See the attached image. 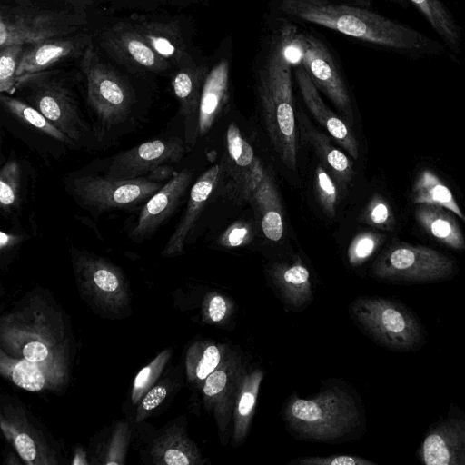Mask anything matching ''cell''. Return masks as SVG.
Masks as SVG:
<instances>
[{
	"mask_svg": "<svg viewBox=\"0 0 465 465\" xmlns=\"http://www.w3.org/2000/svg\"><path fill=\"white\" fill-rule=\"evenodd\" d=\"M14 445L20 457L27 463H33L38 455L36 442L29 433L15 432L13 433Z\"/></svg>",
	"mask_w": 465,
	"mask_h": 465,
	"instance_id": "45",
	"label": "cell"
},
{
	"mask_svg": "<svg viewBox=\"0 0 465 465\" xmlns=\"http://www.w3.org/2000/svg\"><path fill=\"white\" fill-rule=\"evenodd\" d=\"M264 236L277 242L283 235L282 209L272 178L264 173L250 199Z\"/></svg>",
	"mask_w": 465,
	"mask_h": 465,
	"instance_id": "26",
	"label": "cell"
},
{
	"mask_svg": "<svg viewBox=\"0 0 465 465\" xmlns=\"http://www.w3.org/2000/svg\"><path fill=\"white\" fill-rule=\"evenodd\" d=\"M235 311L233 302L219 292L209 293L203 302V318L208 323L226 326Z\"/></svg>",
	"mask_w": 465,
	"mask_h": 465,
	"instance_id": "37",
	"label": "cell"
},
{
	"mask_svg": "<svg viewBox=\"0 0 465 465\" xmlns=\"http://www.w3.org/2000/svg\"><path fill=\"white\" fill-rule=\"evenodd\" d=\"M315 189L318 201L325 214L330 218L334 217L338 192L333 178L322 164H319L316 168Z\"/></svg>",
	"mask_w": 465,
	"mask_h": 465,
	"instance_id": "38",
	"label": "cell"
},
{
	"mask_svg": "<svg viewBox=\"0 0 465 465\" xmlns=\"http://www.w3.org/2000/svg\"><path fill=\"white\" fill-rule=\"evenodd\" d=\"M161 462L168 465L203 464L196 446L182 433L171 436L158 450Z\"/></svg>",
	"mask_w": 465,
	"mask_h": 465,
	"instance_id": "34",
	"label": "cell"
},
{
	"mask_svg": "<svg viewBox=\"0 0 465 465\" xmlns=\"http://www.w3.org/2000/svg\"><path fill=\"white\" fill-rule=\"evenodd\" d=\"M226 151L220 163L218 182L222 193L236 204L250 201L265 171L238 125L231 123L226 131Z\"/></svg>",
	"mask_w": 465,
	"mask_h": 465,
	"instance_id": "11",
	"label": "cell"
},
{
	"mask_svg": "<svg viewBox=\"0 0 465 465\" xmlns=\"http://www.w3.org/2000/svg\"><path fill=\"white\" fill-rule=\"evenodd\" d=\"M401 8L411 5L424 17L442 43L455 55L460 54L462 46L461 27L443 0H386Z\"/></svg>",
	"mask_w": 465,
	"mask_h": 465,
	"instance_id": "24",
	"label": "cell"
},
{
	"mask_svg": "<svg viewBox=\"0 0 465 465\" xmlns=\"http://www.w3.org/2000/svg\"><path fill=\"white\" fill-rule=\"evenodd\" d=\"M263 376L262 370L254 369L245 371L240 381L232 411V445L234 447L242 445L247 437Z\"/></svg>",
	"mask_w": 465,
	"mask_h": 465,
	"instance_id": "27",
	"label": "cell"
},
{
	"mask_svg": "<svg viewBox=\"0 0 465 465\" xmlns=\"http://www.w3.org/2000/svg\"><path fill=\"white\" fill-rule=\"evenodd\" d=\"M22 171L15 159L7 161L0 171V207L5 214L14 213L21 204Z\"/></svg>",
	"mask_w": 465,
	"mask_h": 465,
	"instance_id": "33",
	"label": "cell"
},
{
	"mask_svg": "<svg viewBox=\"0 0 465 465\" xmlns=\"http://www.w3.org/2000/svg\"><path fill=\"white\" fill-rule=\"evenodd\" d=\"M86 23L82 15L43 8L27 1L2 5L0 48L74 35Z\"/></svg>",
	"mask_w": 465,
	"mask_h": 465,
	"instance_id": "4",
	"label": "cell"
},
{
	"mask_svg": "<svg viewBox=\"0 0 465 465\" xmlns=\"http://www.w3.org/2000/svg\"><path fill=\"white\" fill-rule=\"evenodd\" d=\"M277 7L283 15L329 28L410 59L449 56L458 62L443 43L369 7L337 3L315 5L305 0H278Z\"/></svg>",
	"mask_w": 465,
	"mask_h": 465,
	"instance_id": "1",
	"label": "cell"
},
{
	"mask_svg": "<svg viewBox=\"0 0 465 465\" xmlns=\"http://www.w3.org/2000/svg\"><path fill=\"white\" fill-rule=\"evenodd\" d=\"M411 200L416 204H431L448 209L465 222L451 191L430 170H423L418 175L411 192Z\"/></svg>",
	"mask_w": 465,
	"mask_h": 465,
	"instance_id": "30",
	"label": "cell"
},
{
	"mask_svg": "<svg viewBox=\"0 0 465 465\" xmlns=\"http://www.w3.org/2000/svg\"><path fill=\"white\" fill-rule=\"evenodd\" d=\"M305 1L315 4V5H326V4L335 3L334 0H305Z\"/></svg>",
	"mask_w": 465,
	"mask_h": 465,
	"instance_id": "49",
	"label": "cell"
},
{
	"mask_svg": "<svg viewBox=\"0 0 465 465\" xmlns=\"http://www.w3.org/2000/svg\"><path fill=\"white\" fill-rule=\"evenodd\" d=\"M10 377L16 386L32 392L41 391L45 385V376L38 363L25 358L14 362Z\"/></svg>",
	"mask_w": 465,
	"mask_h": 465,
	"instance_id": "36",
	"label": "cell"
},
{
	"mask_svg": "<svg viewBox=\"0 0 465 465\" xmlns=\"http://www.w3.org/2000/svg\"><path fill=\"white\" fill-rule=\"evenodd\" d=\"M252 228L249 224L237 222L232 224L221 236L220 244L225 247H237L251 240Z\"/></svg>",
	"mask_w": 465,
	"mask_h": 465,
	"instance_id": "44",
	"label": "cell"
},
{
	"mask_svg": "<svg viewBox=\"0 0 465 465\" xmlns=\"http://www.w3.org/2000/svg\"><path fill=\"white\" fill-rule=\"evenodd\" d=\"M288 47L292 51L318 90L333 103L349 124H353L351 95L338 60L329 46L307 31L282 27ZM296 63V64H297Z\"/></svg>",
	"mask_w": 465,
	"mask_h": 465,
	"instance_id": "7",
	"label": "cell"
},
{
	"mask_svg": "<svg viewBox=\"0 0 465 465\" xmlns=\"http://www.w3.org/2000/svg\"><path fill=\"white\" fill-rule=\"evenodd\" d=\"M350 312L373 340L391 350L407 351L420 342V324L398 302L377 296L358 297L351 303Z\"/></svg>",
	"mask_w": 465,
	"mask_h": 465,
	"instance_id": "5",
	"label": "cell"
},
{
	"mask_svg": "<svg viewBox=\"0 0 465 465\" xmlns=\"http://www.w3.org/2000/svg\"><path fill=\"white\" fill-rule=\"evenodd\" d=\"M363 220L367 223L381 228H389L394 222L389 204L380 195L371 199L363 213Z\"/></svg>",
	"mask_w": 465,
	"mask_h": 465,
	"instance_id": "41",
	"label": "cell"
},
{
	"mask_svg": "<svg viewBox=\"0 0 465 465\" xmlns=\"http://www.w3.org/2000/svg\"><path fill=\"white\" fill-rule=\"evenodd\" d=\"M382 242V236L373 232H362L357 235L348 249V260L351 265L359 266L367 261Z\"/></svg>",
	"mask_w": 465,
	"mask_h": 465,
	"instance_id": "40",
	"label": "cell"
},
{
	"mask_svg": "<svg viewBox=\"0 0 465 465\" xmlns=\"http://www.w3.org/2000/svg\"><path fill=\"white\" fill-rule=\"evenodd\" d=\"M23 357L35 363H40L47 359L49 351L46 345L39 341H32L24 345Z\"/></svg>",
	"mask_w": 465,
	"mask_h": 465,
	"instance_id": "46",
	"label": "cell"
},
{
	"mask_svg": "<svg viewBox=\"0 0 465 465\" xmlns=\"http://www.w3.org/2000/svg\"><path fill=\"white\" fill-rule=\"evenodd\" d=\"M16 87L30 105L73 143H87L89 127L74 94L62 80L45 71L17 77Z\"/></svg>",
	"mask_w": 465,
	"mask_h": 465,
	"instance_id": "6",
	"label": "cell"
},
{
	"mask_svg": "<svg viewBox=\"0 0 465 465\" xmlns=\"http://www.w3.org/2000/svg\"><path fill=\"white\" fill-rule=\"evenodd\" d=\"M270 275L286 305L302 307L312 300L310 273L300 261L273 264Z\"/></svg>",
	"mask_w": 465,
	"mask_h": 465,
	"instance_id": "28",
	"label": "cell"
},
{
	"mask_svg": "<svg viewBox=\"0 0 465 465\" xmlns=\"http://www.w3.org/2000/svg\"><path fill=\"white\" fill-rule=\"evenodd\" d=\"M135 29L151 48L172 65L182 67L193 60L188 53L179 25L173 21L161 20L145 15L131 17Z\"/></svg>",
	"mask_w": 465,
	"mask_h": 465,
	"instance_id": "19",
	"label": "cell"
},
{
	"mask_svg": "<svg viewBox=\"0 0 465 465\" xmlns=\"http://www.w3.org/2000/svg\"><path fill=\"white\" fill-rule=\"evenodd\" d=\"M170 357V351L165 350L136 375L132 390V401L136 403L148 391L151 385L160 375L165 362Z\"/></svg>",
	"mask_w": 465,
	"mask_h": 465,
	"instance_id": "39",
	"label": "cell"
},
{
	"mask_svg": "<svg viewBox=\"0 0 465 465\" xmlns=\"http://www.w3.org/2000/svg\"><path fill=\"white\" fill-rule=\"evenodd\" d=\"M289 464L298 465H374L372 461L354 455H331L327 457H303Z\"/></svg>",
	"mask_w": 465,
	"mask_h": 465,
	"instance_id": "42",
	"label": "cell"
},
{
	"mask_svg": "<svg viewBox=\"0 0 465 465\" xmlns=\"http://www.w3.org/2000/svg\"><path fill=\"white\" fill-rule=\"evenodd\" d=\"M168 394V386L161 383L151 388L141 401L136 421H142L153 410L157 408Z\"/></svg>",
	"mask_w": 465,
	"mask_h": 465,
	"instance_id": "43",
	"label": "cell"
},
{
	"mask_svg": "<svg viewBox=\"0 0 465 465\" xmlns=\"http://www.w3.org/2000/svg\"><path fill=\"white\" fill-rule=\"evenodd\" d=\"M220 172V164H215L206 170L193 185L186 210L163 251V256H175L183 252L187 236L217 186Z\"/></svg>",
	"mask_w": 465,
	"mask_h": 465,
	"instance_id": "21",
	"label": "cell"
},
{
	"mask_svg": "<svg viewBox=\"0 0 465 465\" xmlns=\"http://www.w3.org/2000/svg\"><path fill=\"white\" fill-rule=\"evenodd\" d=\"M209 70L208 65L193 61L178 67L171 79L173 94L179 103L180 114L185 120L187 141H192V126L194 125L197 129L201 95Z\"/></svg>",
	"mask_w": 465,
	"mask_h": 465,
	"instance_id": "22",
	"label": "cell"
},
{
	"mask_svg": "<svg viewBox=\"0 0 465 465\" xmlns=\"http://www.w3.org/2000/svg\"><path fill=\"white\" fill-rule=\"evenodd\" d=\"M193 177L190 170L173 172L142 209L131 238L143 241L151 236L173 214L181 203Z\"/></svg>",
	"mask_w": 465,
	"mask_h": 465,
	"instance_id": "15",
	"label": "cell"
},
{
	"mask_svg": "<svg viewBox=\"0 0 465 465\" xmlns=\"http://www.w3.org/2000/svg\"><path fill=\"white\" fill-rule=\"evenodd\" d=\"M23 238H24V236L22 234L1 232V234H0L1 251L4 252L5 250L14 248L15 245H17L18 243H20L22 242Z\"/></svg>",
	"mask_w": 465,
	"mask_h": 465,
	"instance_id": "47",
	"label": "cell"
},
{
	"mask_svg": "<svg viewBox=\"0 0 465 465\" xmlns=\"http://www.w3.org/2000/svg\"><path fill=\"white\" fill-rule=\"evenodd\" d=\"M283 416L288 428L300 438L326 441L350 435L359 426L361 413L346 390L332 386L307 399L292 395Z\"/></svg>",
	"mask_w": 465,
	"mask_h": 465,
	"instance_id": "3",
	"label": "cell"
},
{
	"mask_svg": "<svg viewBox=\"0 0 465 465\" xmlns=\"http://www.w3.org/2000/svg\"><path fill=\"white\" fill-rule=\"evenodd\" d=\"M2 106L14 117L35 130L58 142L72 144L73 141L56 128L44 114L29 104L1 94Z\"/></svg>",
	"mask_w": 465,
	"mask_h": 465,
	"instance_id": "32",
	"label": "cell"
},
{
	"mask_svg": "<svg viewBox=\"0 0 465 465\" xmlns=\"http://www.w3.org/2000/svg\"><path fill=\"white\" fill-rule=\"evenodd\" d=\"M419 453L427 465H465V419L449 416L435 424Z\"/></svg>",
	"mask_w": 465,
	"mask_h": 465,
	"instance_id": "16",
	"label": "cell"
},
{
	"mask_svg": "<svg viewBox=\"0 0 465 465\" xmlns=\"http://www.w3.org/2000/svg\"><path fill=\"white\" fill-rule=\"evenodd\" d=\"M99 44L116 62L134 72L162 73L172 65L151 48L131 22H118L104 29Z\"/></svg>",
	"mask_w": 465,
	"mask_h": 465,
	"instance_id": "13",
	"label": "cell"
},
{
	"mask_svg": "<svg viewBox=\"0 0 465 465\" xmlns=\"http://www.w3.org/2000/svg\"><path fill=\"white\" fill-rule=\"evenodd\" d=\"M350 4L364 7H371V0H349Z\"/></svg>",
	"mask_w": 465,
	"mask_h": 465,
	"instance_id": "48",
	"label": "cell"
},
{
	"mask_svg": "<svg viewBox=\"0 0 465 465\" xmlns=\"http://www.w3.org/2000/svg\"><path fill=\"white\" fill-rule=\"evenodd\" d=\"M453 268L452 260L431 248L397 243L376 260L372 272L380 279L431 282L448 277Z\"/></svg>",
	"mask_w": 465,
	"mask_h": 465,
	"instance_id": "9",
	"label": "cell"
},
{
	"mask_svg": "<svg viewBox=\"0 0 465 465\" xmlns=\"http://www.w3.org/2000/svg\"><path fill=\"white\" fill-rule=\"evenodd\" d=\"M184 152L183 142L178 137L148 141L114 155L106 169V176L144 177L162 166L178 163Z\"/></svg>",
	"mask_w": 465,
	"mask_h": 465,
	"instance_id": "14",
	"label": "cell"
},
{
	"mask_svg": "<svg viewBox=\"0 0 465 465\" xmlns=\"http://www.w3.org/2000/svg\"><path fill=\"white\" fill-rule=\"evenodd\" d=\"M163 186L148 177L116 179L84 176L74 181V192L85 207L104 212L131 208L150 199Z\"/></svg>",
	"mask_w": 465,
	"mask_h": 465,
	"instance_id": "10",
	"label": "cell"
},
{
	"mask_svg": "<svg viewBox=\"0 0 465 465\" xmlns=\"http://www.w3.org/2000/svg\"><path fill=\"white\" fill-rule=\"evenodd\" d=\"M228 348L213 341H197L188 350L186 370L189 380L203 386L206 378L220 365Z\"/></svg>",
	"mask_w": 465,
	"mask_h": 465,
	"instance_id": "31",
	"label": "cell"
},
{
	"mask_svg": "<svg viewBox=\"0 0 465 465\" xmlns=\"http://www.w3.org/2000/svg\"><path fill=\"white\" fill-rule=\"evenodd\" d=\"M77 279L92 294L116 298L124 292V279L117 267L102 257L79 253L74 262Z\"/></svg>",
	"mask_w": 465,
	"mask_h": 465,
	"instance_id": "23",
	"label": "cell"
},
{
	"mask_svg": "<svg viewBox=\"0 0 465 465\" xmlns=\"http://www.w3.org/2000/svg\"><path fill=\"white\" fill-rule=\"evenodd\" d=\"M92 44L85 34H74L25 45L17 77L45 72L55 64L82 57Z\"/></svg>",
	"mask_w": 465,
	"mask_h": 465,
	"instance_id": "17",
	"label": "cell"
},
{
	"mask_svg": "<svg viewBox=\"0 0 465 465\" xmlns=\"http://www.w3.org/2000/svg\"><path fill=\"white\" fill-rule=\"evenodd\" d=\"M245 371L239 354L228 348L220 365L202 386L204 405L208 411H213L223 445L228 440L234 400Z\"/></svg>",
	"mask_w": 465,
	"mask_h": 465,
	"instance_id": "12",
	"label": "cell"
},
{
	"mask_svg": "<svg viewBox=\"0 0 465 465\" xmlns=\"http://www.w3.org/2000/svg\"><path fill=\"white\" fill-rule=\"evenodd\" d=\"M229 51L210 68L204 81L198 113L199 135L205 134L212 128L229 100L232 62Z\"/></svg>",
	"mask_w": 465,
	"mask_h": 465,
	"instance_id": "20",
	"label": "cell"
},
{
	"mask_svg": "<svg viewBox=\"0 0 465 465\" xmlns=\"http://www.w3.org/2000/svg\"><path fill=\"white\" fill-rule=\"evenodd\" d=\"M25 45H11L0 48V92L8 95L17 91V69Z\"/></svg>",
	"mask_w": 465,
	"mask_h": 465,
	"instance_id": "35",
	"label": "cell"
},
{
	"mask_svg": "<svg viewBox=\"0 0 465 465\" xmlns=\"http://www.w3.org/2000/svg\"><path fill=\"white\" fill-rule=\"evenodd\" d=\"M81 58L89 106L103 127L109 129L119 124L133 104L130 86L118 72L100 59L93 44Z\"/></svg>",
	"mask_w": 465,
	"mask_h": 465,
	"instance_id": "8",
	"label": "cell"
},
{
	"mask_svg": "<svg viewBox=\"0 0 465 465\" xmlns=\"http://www.w3.org/2000/svg\"><path fill=\"white\" fill-rule=\"evenodd\" d=\"M282 30L266 35L255 59V87L271 143L282 163L294 171L297 164L296 120L292 68Z\"/></svg>",
	"mask_w": 465,
	"mask_h": 465,
	"instance_id": "2",
	"label": "cell"
},
{
	"mask_svg": "<svg viewBox=\"0 0 465 465\" xmlns=\"http://www.w3.org/2000/svg\"><path fill=\"white\" fill-rule=\"evenodd\" d=\"M294 75L300 94L310 113L327 133L356 159L359 155V144L353 132L325 104L318 88L298 63L295 64Z\"/></svg>",
	"mask_w": 465,
	"mask_h": 465,
	"instance_id": "18",
	"label": "cell"
},
{
	"mask_svg": "<svg viewBox=\"0 0 465 465\" xmlns=\"http://www.w3.org/2000/svg\"><path fill=\"white\" fill-rule=\"evenodd\" d=\"M444 209L431 204H420L415 215L424 230L435 239L450 248L463 250L465 240L460 228L450 213Z\"/></svg>",
	"mask_w": 465,
	"mask_h": 465,
	"instance_id": "29",
	"label": "cell"
},
{
	"mask_svg": "<svg viewBox=\"0 0 465 465\" xmlns=\"http://www.w3.org/2000/svg\"><path fill=\"white\" fill-rule=\"evenodd\" d=\"M298 119L302 137L316 153L323 166L331 172L334 178L343 188L353 176V166L349 158L335 148L329 136L315 129L307 120L302 112H299Z\"/></svg>",
	"mask_w": 465,
	"mask_h": 465,
	"instance_id": "25",
	"label": "cell"
}]
</instances>
